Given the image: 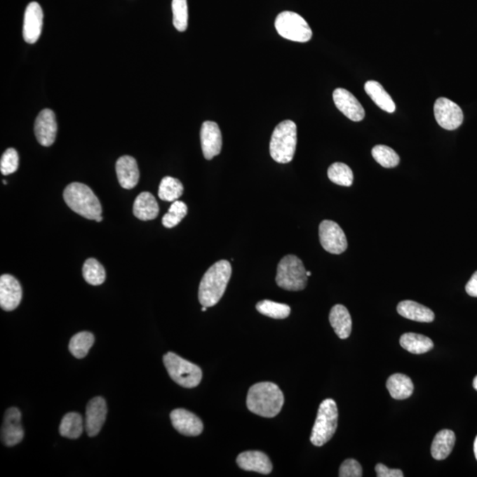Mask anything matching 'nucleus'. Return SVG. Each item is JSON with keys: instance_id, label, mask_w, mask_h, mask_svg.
Here are the masks:
<instances>
[{"instance_id": "1", "label": "nucleus", "mask_w": 477, "mask_h": 477, "mask_svg": "<svg viewBox=\"0 0 477 477\" xmlns=\"http://www.w3.org/2000/svg\"><path fill=\"white\" fill-rule=\"evenodd\" d=\"M283 405L284 394L277 384L271 382L255 384L248 391V410L262 417H275L281 411Z\"/></svg>"}, {"instance_id": "2", "label": "nucleus", "mask_w": 477, "mask_h": 477, "mask_svg": "<svg viewBox=\"0 0 477 477\" xmlns=\"http://www.w3.org/2000/svg\"><path fill=\"white\" fill-rule=\"evenodd\" d=\"M231 276V264L227 260H220L210 267L200 283L199 299L201 304L207 308L216 305L226 292Z\"/></svg>"}, {"instance_id": "3", "label": "nucleus", "mask_w": 477, "mask_h": 477, "mask_svg": "<svg viewBox=\"0 0 477 477\" xmlns=\"http://www.w3.org/2000/svg\"><path fill=\"white\" fill-rule=\"evenodd\" d=\"M65 202L74 213L85 219L95 220L102 214V206L93 191L85 184L73 182L63 194Z\"/></svg>"}, {"instance_id": "4", "label": "nucleus", "mask_w": 477, "mask_h": 477, "mask_svg": "<svg viewBox=\"0 0 477 477\" xmlns=\"http://www.w3.org/2000/svg\"><path fill=\"white\" fill-rule=\"evenodd\" d=\"M297 145V127L294 121H284L275 128L270 142V154L274 161L288 163L294 159Z\"/></svg>"}, {"instance_id": "5", "label": "nucleus", "mask_w": 477, "mask_h": 477, "mask_svg": "<svg viewBox=\"0 0 477 477\" xmlns=\"http://www.w3.org/2000/svg\"><path fill=\"white\" fill-rule=\"evenodd\" d=\"M339 411L336 402L326 398L319 405L318 415L313 426L310 442L316 446H322L329 442L338 427Z\"/></svg>"}, {"instance_id": "6", "label": "nucleus", "mask_w": 477, "mask_h": 477, "mask_svg": "<svg viewBox=\"0 0 477 477\" xmlns=\"http://www.w3.org/2000/svg\"><path fill=\"white\" fill-rule=\"evenodd\" d=\"M276 282L288 291H302L308 283V276L301 259L294 255H285L278 265Z\"/></svg>"}, {"instance_id": "7", "label": "nucleus", "mask_w": 477, "mask_h": 477, "mask_svg": "<svg viewBox=\"0 0 477 477\" xmlns=\"http://www.w3.org/2000/svg\"><path fill=\"white\" fill-rule=\"evenodd\" d=\"M167 372L175 383L185 388H194L202 381V370L175 353H167L163 357Z\"/></svg>"}, {"instance_id": "8", "label": "nucleus", "mask_w": 477, "mask_h": 477, "mask_svg": "<svg viewBox=\"0 0 477 477\" xmlns=\"http://www.w3.org/2000/svg\"><path fill=\"white\" fill-rule=\"evenodd\" d=\"M275 28L282 37L295 42H309L312 37V30L309 23L294 12L279 13L275 20Z\"/></svg>"}, {"instance_id": "9", "label": "nucleus", "mask_w": 477, "mask_h": 477, "mask_svg": "<svg viewBox=\"0 0 477 477\" xmlns=\"http://www.w3.org/2000/svg\"><path fill=\"white\" fill-rule=\"evenodd\" d=\"M319 240L323 250L330 254L340 255L347 248L345 233L338 224L332 220H323L319 226Z\"/></svg>"}, {"instance_id": "10", "label": "nucleus", "mask_w": 477, "mask_h": 477, "mask_svg": "<svg viewBox=\"0 0 477 477\" xmlns=\"http://www.w3.org/2000/svg\"><path fill=\"white\" fill-rule=\"evenodd\" d=\"M434 114L438 124L446 130H455L461 127L464 118L461 107L445 98L435 102Z\"/></svg>"}, {"instance_id": "11", "label": "nucleus", "mask_w": 477, "mask_h": 477, "mask_svg": "<svg viewBox=\"0 0 477 477\" xmlns=\"http://www.w3.org/2000/svg\"><path fill=\"white\" fill-rule=\"evenodd\" d=\"M35 135L37 142L44 147L53 145L56 140L58 125L53 110L43 109L37 116L35 121Z\"/></svg>"}, {"instance_id": "12", "label": "nucleus", "mask_w": 477, "mask_h": 477, "mask_svg": "<svg viewBox=\"0 0 477 477\" xmlns=\"http://www.w3.org/2000/svg\"><path fill=\"white\" fill-rule=\"evenodd\" d=\"M43 13L37 2H30L24 13L23 39L26 43H35L43 29Z\"/></svg>"}, {"instance_id": "13", "label": "nucleus", "mask_w": 477, "mask_h": 477, "mask_svg": "<svg viewBox=\"0 0 477 477\" xmlns=\"http://www.w3.org/2000/svg\"><path fill=\"white\" fill-rule=\"evenodd\" d=\"M333 101L336 107L346 117L353 121H363L365 117V111L357 98L345 88H336L333 92Z\"/></svg>"}, {"instance_id": "14", "label": "nucleus", "mask_w": 477, "mask_h": 477, "mask_svg": "<svg viewBox=\"0 0 477 477\" xmlns=\"http://www.w3.org/2000/svg\"><path fill=\"white\" fill-rule=\"evenodd\" d=\"M201 145L204 158L211 160L220 154L222 149V135L216 122L206 121L201 128Z\"/></svg>"}, {"instance_id": "15", "label": "nucleus", "mask_w": 477, "mask_h": 477, "mask_svg": "<svg viewBox=\"0 0 477 477\" xmlns=\"http://www.w3.org/2000/svg\"><path fill=\"white\" fill-rule=\"evenodd\" d=\"M22 298V289L20 283L12 275L4 274L0 277V306L6 311H12L20 305Z\"/></svg>"}, {"instance_id": "16", "label": "nucleus", "mask_w": 477, "mask_h": 477, "mask_svg": "<svg viewBox=\"0 0 477 477\" xmlns=\"http://www.w3.org/2000/svg\"><path fill=\"white\" fill-rule=\"evenodd\" d=\"M170 418H171L173 428L184 436L196 437L203 431V424L201 419L195 414L183 408L173 410Z\"/></svg>"}, {"instance_id": "17", "label": "nucleus", "mask_w": 477, "mask_h": 477, "mask_svg": "<svg viewBox=\"0 0 477 477\" xmlns=\"http://www.w3.org/2000/svg\"><path fill=\"white\" fill-rule=\"evenodd\" d=\"M1 438L6 446H15L22 441L24 431L22 426V414L18 408H11L6 412Z\"/></svg>"}, {"instance_id": "18", "label": "nucleus", "mask_w": 477, "mask_h": 477, "mask_svg": "<svg viewBox=\"0 0 477 477\" xmlns=\"http://www.w3.org/2000/svg\"><path fill=\"white\" fill-rule=\"evenodd\" d=\"M107 415V402L102 397H95L88 402L85 429L88 437H95L101 431Z\"/></svg>"}, {"instance_id": "19", "label": "nucleus", "mask_w": 477, "mask_h": 477, "mask_svg": "<svg viewBox=\"0 0 477 477\" xmlns=\"http://www.w3.org/2000/svg\"><path fill=\"white\" fill-rule=\"evenodd\" d=\"M236 462L241 469L268 475L272 471V464L265 453L259 451L241 452Z\"/></svg>"}, {"instance_id": "20", "label": "nucleus", "mask_w": 477, "mask_h": 477, "mask_svg": "<svg viewBox=\"0 0 477 477\" xmlns=\"http://www.w3.org/2000/svg\"><path fill=\"white\" fill-rule=\"evenodd\" d=\"M116 173L119 184L125 189H132L137 185L140 173L137 163L130 156H123L116 162Z\"/></svg>"}, {"instance_id": "21", "label": "nucleus", "mask_w": 477, "mask_h": 477, "mask_svg": "<svg viewBox=\"0 0 477 477\" xmlns=\"http://www.w3.org/2000/svg\"><path fill=\"white\" fill-rule=\"evenodd\" d=\"M329 320L340 339L346 340L352 332V318L345 306L337 304L330 309Z\"/></svg>"}, {"instance_id": "22", "label": "nucleus", "mask_w": 477, "mask_h": 477, "mask_svg": "<svg viewBox=\"0 0 477 477\" xmlns=\"http://www.w3.org/2000/svg\"><path fill=\"white\" fill-rule=\"evenodd\" d=\"M397 311L403 318L419 323H431L435 318L431 309L413 301L401 302L397 306Z\"/></svg>"}, {"instance_id": "23", "label": "nucleus", "mask_w": 477, "mask_h": 477, "mask_svg": "<svg viewBox=\"0 0 477 477\" xmlns=\"http://www.w3.org/2000/svg\"><path fill=\"white\" fill-rule=\"evenodd\" d=\"M133 213L143 221L155 220L159 213V207L154 196L149 192L140 194L135 201Z\"/></svg>"}, {"instance_id": "24", "label": "nucleus", "mask_w": 477, "mask_h": 477, "mask_svg": "<svg viewBox=\"0 0 477 477\" xmlns=\"http://www.w3.org/2000/svg\"><path fill=\"white\" fill-rule=\"evenodd\" d=\"M387 387L391 396L395 400H405L410 398L414 391L411 378L404 374H394L388 378Z\"/></svg>"}, {"instance_id": "25", "label": "nucleus", "mask_w": 477, "mask_h": 477, "mask_svg": "<svg viewBox=\"0 0 477 477\" xmlns=\"http://www.w3.org/2000/svg\"><path fill=\"white\" fill-rule=\"evenodd\" d=\"M455 432L443 429L435 436L431 445V455L435 459L442 461L448 457L455 445Z\"/></svg>"}, {"instance_id": "26", "label": "nucleus", "mask_w": 477, "mask_h": 477, "mask_svg": "<svg viewBox=\"0 0 477 477\" xmlns=\"http://www.w3.org/2000/svg\"><path fill=\"white\" fill-rule=\"evenodd\" d=\"M366 93L370 95V98L378 107L382 110L393 114L396 109V105L391 98V95L387 93L386 90L379 83L376 81H368L364 85Z\"/></svg>"}, {"instance_id": "27", "label": "nucleus", "mask_w": 477, "mask_h": 477, "mask_svg": "<svg viewBox=\"0 0 477 477\" xmlns=\"http://www.w3.org/2000/svg\"><path fill=\"white\" fill-rule=\"evenodd\" d=\"M400 343L404 349L415 354L427 353L434 347V342L428 337L414 332L404 333L401 337Z\"/></svg>"}, {"instance_id": "28", "label": "nucleus", "mask_w": 477, "mask_h": 477, "mask_svg": "<svg viewBox=\"0 0 477 477\" xmlns=\"http://www.w3.org/2000/svg\"><path fill=\"white\" fill-rule=\"evenodd\" d=\"M83 418L77 413L65 415L60 426V434L64 438L76 439L83 434Z\"/></svg>"}, {"instance_id": "29", "label": "nucleus", "mask_w": 477, "mask_h": 477, "mask_svg": "<svg viewBox=\"0 0 477 477\" xmlns=\"http://www.w3.org/2000/svg\"><path fill=\"white\" fill-rule=\"evenodd\" d=\"M183 185L178 179L166 176L159 185V196L166 202H175L183 194Z\"/></svg>"}, {"instance_id": "30", "label": "nucleus", "mask_w": 477, "mask_h": 477, "mask_svg": "<svg viewBox=\"0 0 477 477\" xmlns=\"http://www.w3.org/2000/svg\"><path fill=\"white\" fill-rule=\"evenodd\" d=\"M94 342L95 337L93 334L88 332L77 333L70 340V353L77 359H83L87 356Z\"/></svg>"}, {"instance_id": "31", "label": "nucleus", "mask_w": 477, "mask_h": 477, "mask_svg": "<svg viewBox=\"0 0 477 477\" xmlns=\"http://www.w3.org/2000/svg\"><path fill=\"white\" fill-rule=\"evenodd\" d=\"M328 178L337 185L350 187L354 182V173L346 163L337 162L329 167Z\"/></svg>"}, {"instance_id": "32", "label": "nucleus", "mask_w": 477, "mask_h": 477, "mask_svg": "<svg viewBox=\"0 0 477 477\" xmlns=\"http://www.w3.org/2000/svg\"><path fill=\"white\" fill-rule=\"evenodd\" d=\"M257 311L262 315L269 316V318L274 319H285L288 318L291 313L290 307L283 303L275 302L264 300V301L259 302L255 306Z\"/></svg>"}, {"instance_id": "33", "label": "nucleus", "mask_w": 477, "mask_h": 477, "mask_svg": "<svg viewBox=\"0 0 477 477\" xmlns=\"http://www.w3.org/2000/svg\"><path fill=\"white\" fill-rule=\"evenodd\" d=\"M83 275L85 281L92 285H100L105 281V271L103 265L94 258L84 262Z\"/></svg>"}, {"instance_id": "34", "label": "nucleus", "mask_w": 477, "mask_h": 477, "mask_svg": "<svg viewBox=\"0 0 477 477\" xmlns=\"http://www.w3.org/2000/svg\"><path fill=\"white\" fill-rule=\"evenodd\" d=\"M372 156L384 168H394L400 163V156L386 145H377L372 149Z\"/></svg>"}, {"instance_id": "35", "label": "nucleus", "mask_w": 477, "mask_h": 477, "mask_svg": "<svg viewBox=\"0 0 477 477\" xmlns=\"http://www.w3.org/2000/svg\"><path fill=\"white\" fill-rule=\"evenodd\" d=\"M173 22L180 32H185L189 24V8L187 0H173Z\"/></svg>"}, {"instance_id": "36", "label": "nucleus", "mask_w": 477, "mask_h": 477, "mask_svg": "<svg viewBox=\"0 0 477 477\" xmlns=\"http://www.w3.org/2000/svg\"><path fill=\"white\" fill-rule=\"evenodd\" d=\"M187 214V206L186 203L175 201L172 203L171 207L165 216L163 217L162 224L166 228L175 227L177 224L182 222L184 217Z\"/></svg>"}, {"instance_id": "37", "label": "nucleus", "mask_w": 477, "mask_h": 477, "mask_svg": "<svg viewBox=\"0 0 477 477\" xmlns=\"http://www.w3.org/2000/svg\"><path fill=\"white\" fill-rule=\"evenodd\" d=\"M19 167V155L16 149L9 148L3 153L0 160V171L2 175H9L15 173Z\"/></svg>"}, {"instance_id": "38", "label": "nucleus", "mask_w": 477, "mask_h": 477, "mask_svg": "<svg viewBox=\"0 0 477 477\" xmlns=\"http://www.w3.org/2000/svg\"><path fill=\"white\" fill-rule=\"evenodd\" d=\"M339 476L340 477L363 476V469L360 463L354 459H346L340 466Z\"/></svg>"}, {"instance_id": "39", "label": "nucleus", "mask_w": 477, "mask_h": 477, "mask_svg": "<svg viewBox=\"0 0 477 477\" xmlns=\"http://www.w3.org/2000/svg\"><path fill=\"white\" fill-rule=\"evenodd\" d=\"M375 470H376L377 476L378 477H403L404 476V473H403V472L401 471V469H388V466H387L386 465L382 464V463H379V464H377L376 466V468H375Z\"/></svg>"}, {"instance_id": "40", "label": "nucleus", "mask_w": 477, "mask_h": 477, "mask_svg": "<svg viewBox=\"0 0 477 477\" xmlns=\"http://www.w3.org/2000/svg\"><path fill=\"white\" fill-rule=\"evenodd\" d=\"M466 292L472 297H477V271L472 275L468 284L466 285Z\"/></svg>"}, {"instance_id": "41", "label": "nucleus", "mask_w": 477, "mask_h": 477, "mask_svg": "<svg viewBox=\"0 0 477 477\" xmlns=\"http://www.w3.org/2000/svg\"><path fill=\"white\" fill-rule=\"evenodd\" d=\"M473 452H475V456L477 461V437L476 438L475 443H473Z\"/></svg>"}, {"instance_id": "42", "label": "nucleus", "mask_w": 477, "mask_h": 477, "mask_svg": "<svg viewBox=\"0 0 477 477\" xmlns=\"http://www.w3.org/2000/svg\"><path fill=\"white\" fill-rule=\"evenodd\" d=\"M473 387L477 391V376L475 378H473Z\"/></svg>"}, {"instance_id": "43", "label": "nucleus", "mask_w": 477, "mask_h": 477, "mask_svg": "<svg viewBox=\"0 0 477 477\" xmlns=\"http://www.w3.org/2000/svg\"><path fill=\"white\" fill-rule=\"evenodd\" d=\"M102 220H103V217H102V215L101 216L98 217L97 220H95L97 222H101Z\"/></svg>"}, {"instance_id": "44", "label": "nucleus", "mask_w": 477, "mask_h": 477, "mask_svg": "<svg viewBox=\"0 0 477 477\" xmlns=\"http://www.w3.org/2000/svg\"><path fill=\"white\" fill-rule=\"evenodd\" d=\"M202 310H203V312H206V310H207V307H204V306H203V309H202Z\"/></svg>"}, {"instance_id": "45", "label": "nucleus", "mask_w": 477, "mask_h": 477, "mask_svg": "<svg viewBox=\"0 0 477 477\" xmlns=\"http://www.w3.org/2000/svg\"><path fill=\"white\" fill-rule=\"evenodd\" d=\"M307 276H308V277H310V276H311V272L307 271Z\"/></svg>"}, {"instance_id": "46", "label": "nucleus", "mask_w": 477, "mask_h": 477, "mask_svg": "<svg viewBox=\"0 0 477 477\" xmlns=\"http://www.w3.org/2000/svg\"><path fill=\"white\" fill-rule=\"evenodd\" d=\"M3 183H4L5 185H6V184H8V182H6V180H3Z\"/></svg>"}]
</instances>
